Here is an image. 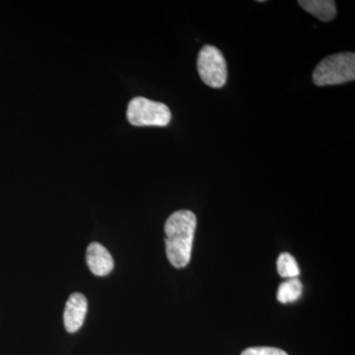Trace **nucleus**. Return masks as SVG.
<instances>
[{"instance_id": "1", "label": "nucleus", "mask_w": 355, "mask_h": 355, "mask_svg": "<svg viewBox=\"0 0 355 355\" xmlns=\"http://www.w3.org/2000/svg\"><path fill=\"white\" fill-rule=\"evenodd\" d=\"M197 227V216L188 209L178 210L165 223L166 254L175 268L189 265Z\"/></svg>"}, {"instance_id": "2", "label": "nucleus", "mask_w": 355, "mask_h": 355, "mask_svg": "<svg viewBox=\"0 0 355 355\" xmlns=\"http://www.w3.org/2000/svg\"><path fill=\"white\" fill-rule=\"evenodd\" d=\"M317 86L340 85L355 79V55L338 53L329 55L319 62L312 74Z\"/></svg>"}, {"instance_id": "3", "label": "nucleus", "mask_w": 355, "mask_h": 355, "mask_svg": "<svg viewBox=\"0 0 355 355\" xmlns=\"http://www.w3.org/2000/svg\"><path fill=\"white\" fill-rule=\"evenodd\" d=\"M127 118L135 127H166L171 121L172 114L163 103L135 97L128 103Z\"/></svg>"}, {"instance_id": "4", "label": "nucleus", "mask_w": 355, "mask_h": 355, "mask_svg": "<svg viewBox=\"0 0 355 355\" xmlns=\"http://www.w3.org/2000/svg\"><path fill=\"white\" fill-rule=\"evenodd\" d=\"M198 74L209 87L220 89L227 81V64L222 51L211 44H205L198 53Z\"/></svg>"}, {"instance_id": "5", "label": "nucleus", "mask_w": 355, "mask_h": 355, "mask_svg": "<svg viewBox=\"0 0 355 355\" xmlns=\"http://www.w3.org/2000/svg\"><path fill=\"white\" fill-rule=\"evenodd\" d=\"M87 309V299L83 294L73 293L70 295L64 314V327L69 333H76L83 327Z\"/></svg>"}, {"instance_id": "6", "label": "nucleus", "mask_w": 355, "mask_h": 355, "mask_svg": "<svg viewBox=\"0 0 355 355\" xmlns=\"http://www.w3.org/2000/svg\"><path fill=\"white\" fill-rule=\"evenodd\" d=\"M89 270L97 277L108 275L114 270V260L108 250L99 243L89 245L86 252Z\"/></svg>"}, {"instance_id": "7", "label": "nucleus", "mask_w": 355, "mask_h": 355, "mask_svg": "<svg viewBox=\"0 0 355 355\" xmlns=\"http://www.w3.org/2000/svg\"><path fill=\"white\" fill-rule=\"evenodd\" d=\"M298 3L322 22H330L336 16V2L333 0H299Z\"/></svg>"}, {"instance_id": "8", "label": "nucleus", "mask_w": 355, "mask_h": 355, "mask_svg": "<svg viewBox=\"0 0 355 355\" xmlns=\"http://www.w3.org/2000/svg\"><path fill=\"white\" fill-rule=\"evenodd\" d=\"M303 286L298 279H291L282 282L277 291V300L286 304L297 301L302 295Z\"/></svg>"}, {"instance_id": "9", "label": "nucleus", "mask_w": 355, "mask_h": 355, "mask_svg": "<svg viewBox=\"0 0 355 355\" xmlns=\"http://www.w3.org/2000/svg\"><path fill=\"white\" fill-rule=\"evenodd\" d=\"M277 272L284 279H297L300 270H299L297 261L292 254L282 253L277 260Z\"/></svg>"}, {"instance_id": "10", "label": "nucleus", "mask_w": 355, "mask_h": 355, "mask_svg": "<svg viewBox=\"0 0 355 355\" xmlns=\"http://www.w3.org/2000/svg\"><path fill=\"white\" fill-rule=\"evenodd\" d=\"M241 355H288L284 350L275 347H250L242 352Z\"/></svg>"}]
</instances>
